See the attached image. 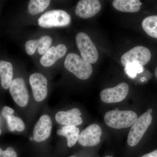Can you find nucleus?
<instances>
[{
  "label": "nucleus",
  "instance_id": "obj_6",
  "mask_svg": "<svg viewBox=\"0 0 157 157\" xmlns=\"http://www.w3.org/2000/svg\"><path fill=\"white\" fill-rule=\"evenodd\" d=\"M151 57V52L148 48L137 46L124 54L121 57V62L124 67L132 63H137L143 66L150 61Z\"/></svg>",
  "mask_w": 157,
  "mask_h": 157
},
{
  "label": "nucleus",
  "instance_id": "obj_14",
  "mask_svg": "<svg viewBox=\"0 0 157 157\" xmlns=\"http://www.w3.org/2000/svg\"><path fill=\"white\" fill-rule=\"evenodd\" d=\"M67 52V47L64 44H60L56 46H52L43 55L40 59V63L45 67L52 66L58 59L64 56Z\"/></svg>",
  "mask_w": 157,
  "mask_h": 157
},
{
  "label": "nucleus",
  "instance_id": "obj_26",
  "mask_svg": "<svg viewBox=\"0 0 157 157\" xmlns=\"http://www.w3.org/2000/svg\"><path fill=\"white\" fill-rule=\"evenodd\" d=\"M147 113H150V114H151V113L152 112V109H148V110H147Z\"/></svg>",
  "mask_w": 157,
  "mask_h": 157
},
{
  "label": "nucleus",
  "instance_id": "obj_25",
  "mask_svg": "<svg viewBox=\"0 0 157 157\" xmlns=\"http://www.w3.org/2000/svg\"><path fill=\"white\" fill-rule=\"evenodd\" d=\"M141 157H157V150L154 151L149 153Z\"/></svg>",
  "mask_w": 157,
  "mask_h": 157
},
{
  "label": "nucleus",
  "instance_id": "obj_1",
  "mask_svg": "<svg viewBox=\"0 0 157 157\" xmlns=\"http://www.w3.org/2000/svg\"><path fill=\"white\" fill-rule=\"evenodd\" d=\"M137 119L136 113L131 110H110L106 113L104 116L106 124L115 129L129 128L133 125Z\"/></svg>",
  "mask_w": 157,
  "mask_h": 157
},
{
  "label": "nucleus",
  "instance_id": "obj_10",
  "mask_svg": "<svg viewBox=\"0 0 157 157\" xmlns=\"http://www.w3.org/2000/svg\"><path fill=\"white\" fill-rule=\"evenodd\" d=\"M102 130L97 124H92L83 130L79 134L78 141L82 146H95L101 141Z\"/></svg>",
  "mask_w": 157,
  "mask_h": 157
},
{
  "label": "nucleus",
  "instance_id": "obj_15",
  "mask_svg": "<svg viewBox=\"0 0 157 157\" xmlns=\"http://www.w3.org/2000/svg\"><path fill=\"white\" fill-rule=\"evenodd\" d=\"M52 39L49 36H45L38 40L27 41L25 45L26 52L29 55H33L36 49L40 55H44L50 48Z\"/></svg>",
  "mask_w": 157,
  "mask_h": 157
},
{
  "label": "nucleus",
  "instance_id": "obj_3",
  "mask_svg": "<svg viewBox=\"0 0 157 157\" xmlns=\"http://www.w3.org/2000/svg\"><path fill=\"white\" fill-rule=\"evenodd\" d=\"M70 14L62 10H51L45 12L38 21L40 26L46 28L66 26L70 24Z\"/></svg>",
  "mask_w": 157,
  "mask_h": 157
},
{
  "label": "nucleus",
  "instance_id": "obj_7",
  "mask_svg": "<svg viewBox=\"0 0 157 157\" xmlns=\"http://www.w3.org/2000/svg\"><path fill=\"white\" fill-rule=\"evenodd\" d=\"M128 92V84L125 82H121L115 87L103 90L100 94V97L104 103H117L123 101Z\"/></svg>",
  "mask_w": 157,
  "mask_h": 157
},
{
  "label": "nucleus",
  "instance_id": "obj_12",
  "mask_svg": "<svg viewBox=\"0 0 157 157\" xmlns=\"http://www.w3.org/2000/svg\"><path fill=\"white\" fill-rule=\"evenodd\" d=\"M101 8V3L98 0H81L77 3L75 13L82 18H90L98 14Z\"/></svg>",
  "mask_w": 157,
  "mask_h": 157
},
{
  "label": "nucleus",
  "instance_id": "obj_22",
  "mask_svg": "<svg viewBox=\"0 0 157 157\" xmlns=\"http://www.w3.org/2000/svg\"><path fill=\"white\" fill-rule=\"evenodd\" d=\"M125 71L132 78H135L138 73H142L144 70L143 66L137 63L128 64L125 67Z\"/></svg>",
  "mask_w": 157,
  "mask_h": 157
},
{
  "label": "nucleus",
  "instance_id": "obj_9",
  "mask_svg": "<svg viewBox=\"0 0 157 157\" xmlns=\"http://www.w3.org/2000/svg\"><path fill=\"white\" fill-rule=\"evenodd\" d=\"M33 95L37 102L45 100L48 94V81L44 75L40 73H34L29 77Z\"/></svg>",
  "mask_w": 157,
  "mask_h": 157
},
{
  "label": "nucleus",
  "instance_id": "obj_4",
  "mask_svg": "<svg viewBox=\"0 0 157 157\" xmlns=\"http://www.w3.org/2000/svg\"><path fill=\"white\" fill-rule=\"evenodd\" d=\"M76 42L82 58L85 61L90 64L98 61L99 57L98 50L87 34L78 33L76 36Z\"/></svg>",
  "mask_w": 157,
  "mask_h": 157
},
{
  "label": "nucleus",
  "instance_id": "obj_16",
  "mask_svg": "<svg viewBox=\"0 0 157 157\" xmlns=\"http://www.w3.org/2000/svg\"><path fill=\"white\" fill-rule=\"evenodd\" d=\"M0 77L2 87L8 89L13 80V67L11 63L3 60L0 61Z\"/></svg>",
  "mask_w": 157,
  "mask_h": 157
},
{
  "label": "nucleus",
  "instance_id": "obj_2",
  "mask_svg": "<svg viewBox=\"0 0 157 157\" xmlns=\"http://www.w3.org/2000/svg\"><path fill=\"white\" fill-rule=\"evenodd\" d=\"M64 66L67 70L80 79H87L92 74L91 65L85 61L76 54H68L65 59Z\"/></svg>",
  "mask_w": 157,
  "mask_h": 157
},
{
  "label": "nucleus",
  "instance_id": "obj_27",
  "mask_svg": "<svg viewBox=\"0 0 157 157\" xmlns=\"http://www.w3.org/2000/svg\"><path fill=\"white\" fill-rule=\"evenodd\" d=\"M155 76L157 78V67L156 68L155 70Z\"/></svg>",
  "mask_w": 157,
  "mask_h": 157
},
{
  "label": "nucleus",
  "instance_id": "obj_24",
  "mask_svg": "<svg viewBox=\"0 0 157 157\" xmlns=\"http://www.w3.org/2000/svg\"><path fill=\"white\" fill-rule=\"evenodd\" d=\"M14 113V109L8 106H5L2 109V115L6 119L9 116L13 115Z\"/></svg>",
  "mask_w": 157,
  "mask_h": 157
},
{
  "label": "nucleus",
  "instance_id": "obj_30",
  "mask_svg": "<svg viewBox=\"0 0 157 157\" xmlns=\"http://www.w3.org/2000/svg\"></svg>",
  "mask_w": 157,
  "mask_h": 157
},
{
  "label": "nucleus",
  "instance_id": "obj_18",
  "mask_svg": "<svg viewBox=\"0 0 157 157\" xmlns=\"http://www.w3.org/2000/svg\"><path fill=\"white\" fill-rule=\"evenodd\" d=\"M57 133L59 135L64 136L67 138L68 146L71 147L78 141L79 130L74 126H65L58 130Z\"/></svg>",
  "mask_w": 157,
  "mask_h": 157
},
{
  "label": "nucleus",
  "instance_id": "obj_19",
  "mask_svg": "<svg viewBox=\"0 0 157 157\" xmlns=\"http://www.w3.org/2000/svg\"><path fill=\"white\" fill-rule=\"evenodd\" d=\"M142 26L148 36L157 39V15H152L144 18Z\"/></svg>",
  "mask_w": 157,
  "mask_h": 157
},
{
  "label": "nucleus",
  "instance_id": "obj_23",
  "mask_svg": "<svg viewBox=\"0 0 157 157\" xmlns=\"http://www.w3.org/2000/svg\"><path fill=\"white\" fill-rule=\"evenodd\" d=\"M0 157H17V156L14 148L9 147L5 151L0 149Z\"/></svg>",
  "mask_w": 157,
  "mask_h": 157
},
{
  "label": "nucleus",
  "instance_id": "obj_17",
  "mask_svg": "<svg viewBox=\"0 0 157 157\" xmlns=\"http://www.w3.org/2000/svg\"><path fill=\"white\" fill-rule=\"evenodd\" d=\"M112 5L118 11L135 13L140 10L142 3L139 0H114Z\"/></svg>",
  "mask_w": 157,
  "mask_h": 157
},
{
  "label": "nucleus",
  "instance_id": "obj_13",
  "mask_svg": "<svg viewBox=\"0 0 157 157\" xmlns=\"http://www.w3.org/2000/svg\"><path fill=\"white\" fill-rule=\"evenodd\" d=\"M79 109L74 108L67 111H59L55 116L56 120L60 124L65 126L79 125L82 123Z\"/></svg>",
  "mask_w": 157,
  "mask_h": 157
},
{
  "label": "nucleus",
  "instance_id": "obj_11",
  "mask_svg": "<svg viewBox=\"0 0 157 157\" xmlns=\"http://www.w3.org/2000/svg\"><path fill=\"white\" fill-rule=\"evenodd\" d=\"M52 122L50 117L47 114L39 118L33 129V138L37 142H41L48 138L51 133Z\"/></svg>",
  "mask_w": 157,
  "mask_h": 157
},
{
  "label": "nucleus",
  "instance_id": "obj_20",
  "mask_svg": "<svg viewBox=\"0 0 157 157\" xmlns=\"http://www.w3.org/2000/svg\"><path fill=\"white\" fill-rule=\"evenodd\" d=\"M49 0H31L29 3V13L35 15L41 13L49 6Z\"/></svg>",
  "mask_w": 157,
  "mask_h": 157
},
{
  "label": "nucleus",
  "instance_id": "obj_8",
  "mask_svg": "<svg viewBox=\"0 0 157 157\" xmlns=\"http://www.w3.org/2000/svg\"><path fill=\"white\" fill-rule=\"evenodd\" d=\"M9 91L14 102L21 107L28 104L29 93L23 78H17L12 81Z\"/></svg>",
  "mask_w": 157,
  "mask_h": 157
},
{
  "label": "nucleus",
  "instance_id": "obj_29",
  "mask_svg": "<svg viewBox=\"0 0 157 157\" xmlns=\"http://www.w3.org/2000/svg\"><path fill=\"white\" fill-rule=\"evenodd\" d=\"M105 157H113L112 156H107Z\"/></svg>",
  "mask_w": 157,
  "mask_h": 157
},
{
  "label": "nucleus",
  "instance_id": "obj_28",
  "mask_svg": "<svg viewBox=\"0 0 157 157\" xmlns=\"http://www.w3.org/2000/svg\"><path fill=\"white\" fill-rule=\"evenodd\" d=\"M141 80L142 82H144L146 80V78H145V77H142V78H141Z\"/></svg>",
  "mask_w": 157,
  "mask_h": 157
},
{
  "label": "nucleus",
  "instance_id": "obj_5",
  "mask_svg": "<svg viewBox=\"0 0 157 157\" xmlns=\"http://www.w3.org/2000/svg\"><path fill=\"white\" fill-rule=\"evenodd\" d=\"M152 120L151 114L147 112L144 113L137 118L128 135L127 142L129 146H135L139 143L151 124Z\"/></svg>",
  "mask_w": 157,
  "mask_h": 157
},
{
  "label": "nucleus",
  "instance_id": "obj_21",
  "mask_svg": "<svg viewBox=\"0 0 157 157\" xmlns=\"http://www.w3.org/2000/svg\"><path fill=\"white\" fill-rule=\"evenodd\" d=\"M8 128L11 132L14 131L21 132L25 128V124L20 118L12 115L9 116L6 119Z\"/></svg>",
  "mask_w": 157,
  "mask_h": 157
}]
</instances>
